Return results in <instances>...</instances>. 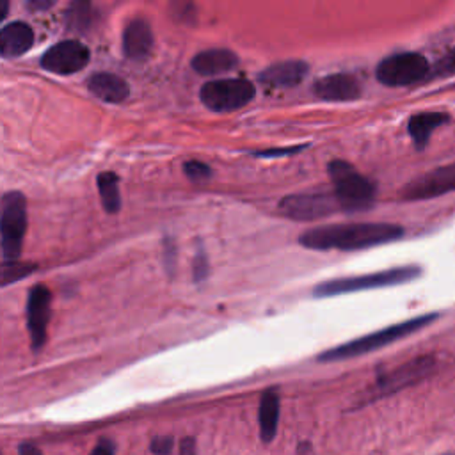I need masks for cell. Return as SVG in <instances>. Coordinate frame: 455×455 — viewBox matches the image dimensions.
I'll use <instances>...</instances> for the list:
<instances>
[{
    "label": "cell",
    "mask_w": 455,
    "mask_h": 455,
    "mask_svg": "<svg viewBox=\"0 0 455 455\" xmlns=\"http://www.w3.org/2000/svg\"><path fill=\"white\" fill-rule=\"evenodd\" d=\"M403 228L389 222L332 224L309 229L299 236V243L315 251H359L384 245L403 236Z\"/></svg>",
    "instance_id": "obj_1"
},
{
    "label": "cell",
    "mask_w": 455,
    "mask_h": 455,
    "mask_svg": "<svg viewBox=\"0 0 455 455\" xmlns=\"http://www.w3.org/2000/svg\"><path fill=\"white\" fill-rule=\"evenodd\" d=\"M437 313H427L421 316H414L411 320L400 322V323H393L389 327H384L380 331H375L371 334L361 336L357 339L347 341L343 345H338L334 348H329L325 352H322L318 355V361L322 363H331V361H341V359H350V357H357V355H364L368 352L379 350L382 347H387L423 327H427L430 322L437 320Z\"/></svg>",
    "instance_id": "obj_2"
},
{
    "label": "cell",
    "mask_w": 455,
    "mask_h": 455,
    "mask_svg": "<svg viewBox=\"0 0 455 455\" xmlns=\"http://www.w3.org/2000/svg\"><path fill=\"white\" fill-rule=\"evenodd\" d=\"M421 275L419 267H396L389 270H380L373 274H363V275H352V277H339L320 283L315 290V297H332L341 293H352V291H363V290H375V288H386V286H396L409 283Z\"/></svg>",
    "instance_id": "obj_3"
},
{
    "label": "cell",
    "mask_w": 455,
    "mask_h": 455,
    "mask_svg": "<svg viewBox=\"0 0 455 455\" xmlns=\"http://www.w3.org/2000/svg\"><path fill=\"white\" fill-rule=\"evenodd\" d=\"M329 174L334 185V197L345 210H363L375 199V185L345 160H332Z\"/></svg>",
    "instance_id": "obj_4"
},
{
    "label": "cell",
    "mask_w": 455,
    "mask_h": 455,
    "mask_svg": "<svg viewBox=\"0 0 455 455\" xmlns=\"http://www.w3.org/2000/svg\"><path fill=\"white\" fill-rule=\"evenodd\" d=\"M27 231V201L21 192L11 190L2 197L0 242L4 261L18 259Z\"/></svg>",
    "instance_id": "obj_5"
},
{
    "label": "cell",
    "mask_w": 455,
    "mask_h": 455,
    "mask_svg": "<svg viewBox=\"0 0 455 455\" xmlns=\"http://www.w3.org/2000/svg\"><path fill=\"white\" fill-rule=\"evenodd\" d=\"M430 62L418 52L393 53L377 64L375 76L387 87H405L425 82L430 73Z\"/></svg>",
    "instance_id": "obj_6"
},
{
    "label": "cell",
    "mask_w": 455,
    "mask_h": 455,
    "mask_svg": "<svg viewBox=\"0 0 455 455\" xmlns=\"http://www.w3.org/2000/svg\"><path fill=\"white\" fill-rule=\"evenodd\" d=\"M201 101L213 112H231L247 105L254 96V85L245 78H217L199 91Z\"/></svg>",
    "instance_id": "obj_7"
},
{
    "label": "cell",
    "mask_w": 455,
    "mask_h": 455,
    "mask_svg": "<svg viewBox=\"0 0 455 455\" xmlns=\"http://www.w3.org/2000/svg\"><path fill=\"white\" fill-rule=\"evenodd\" d=\"M435 370V357L434 355H419L414 357L398 368L379 375L375 386L370 391V400L387 396L391 393H396L407 386H412L425 377H428Z\"/></svg>",
    "instance_id": "obj_8"
},
{
    "label": "cell",
    "mask_w": 455,
    "mask_h": 455,
    "mask_svg": "<svg viewBox=\"0 0 455 455\" xmlns=\"http://www.w3.org/2000/svg\"><path fill=\"white\" fill-rule=\"evenodd\" d=\"M450 192H455V162L435 167L411 180L400 190V197L403 201H419V199L439 197Z\"/></svg>",
    "instance_id": "obj_9"
},
{
    "label": "cell",
    "mask_w": 455,
    "mask_h": 455,
    "mask_svg": "<svg viewBox=\"0 0 455 455\" xmlns=\"http://www.w3.org/2000/svg\"><path fill=\"white\" fill-rule=\"evenodd\" d=\"M89 57V48L84 43L76 39H66L50 46L43 53L41 66L55 75H71L85 68Z\"/></svg>",
    "instance_id": "obj_10"
},
{
    "label": "cell",
    "mask_w": 455,
    "mask_h": 455,
    "mask_svg": "<svg viewBox=\"0 0 455 455\" xmlns=\"http://www.w3.org/2000/svg\"><path fill=\"white\" fill-rule=\"evenodd\" d=\"M50 302L52 293L44 284H36L30 288L27 297V327L30 332L32 348L37 352L46 341V327L50 320Z\"/></svg>",
    "instance_id": "obj_11"
},
{
    "label": "cell",
    "mask_w": 455,
    "mask_h": 455,
    "mask_svg": "<svg viewBox=\"0 0 455 455\" xmlns=\"http://www.w3.org/2000/svg\"><path fill=\"white\" fill-rule=\"evenodd\" d=\"M334 201L327 194H295L281 199V212L295 220H313L334 212Z\"/></svg>",
    "instance_id": "obj_12"
},
{
    "label": "cell",
    "mask_w": 455,
    "mask_h": 455,
    "mask_svg": "<svg viewBox=\"0 0 455 455\" xmlns=\"http://www.w3.org/2000/svg\"><path fill=\"white\" fill-rule=\"evenodd\" d=\"M315 94L325 101H354L361 96V84L350 73H334L315 84Z\"/></svg>",
    "instance_id": "obj_13"
},
{
    "label": "cell",
    "mask_w": 455,
    "mask_h": 455,
    "mask_svg": "<svg viewBox=\"0 0 455 455\" xmlns=\"http://www.w3.org/2000/svg\"><path fill=\"white\" fill-rule=\"evenodd\" d=\"M153 50V32L146 20H132L123 32V53L130 60H144Z\"/></svg>",
    "instance_id": "obj_14"
},
{
    "label": "cell",
    "mask_w": 455,
    "mask_h": 455,
    "mask_svg": "<svg viewBox=\"0 0 455 455\" xmlns=\"http://www.w3.org/2000/svg\"><path fill=\"white\" fill-rule=\"evenodd\" d=\"M307 75L304 60H283L265 68L259 73V82L267 87H293Z\"/></svg>",
    "instance_id": "obj_15"
},
{
    "label": "cell",
    "mask_w": 455,
    "mask_h": 455,
    "mask_svg": "<svg viewBox=\"0 0 455 455\" xmlns=\"http://www.w3.org/2000/svg\"><path fill=\"white\" fill-rule=\"evenodd\" d=\"M190 66L199 75L213 76L235 69L238 66V57L226 48H210L196 53Z\"/></svg>",
    "instance_id": "obj_16"
},
{
    "label": "cell",
    "mask_w": 455,
    "mask_h": 455,
    "mask_svg": "<svg viewBox=\"0 0 455 455\" xmlns=\"http://www.w3.org/2000/svg\"><path fill=\"white\" fill-rule=\"evenodd\" d=\"M34 43V30L25 21H12L4 25L0 34V53L5 59L23 55Z\"/></svg>",
    "instance_id": "obj_17"
},
{
    "label": "cell",
    "mask_w": 455,
    "mask_h": 455,
    "mask_svg": "<svg viewBox=\"0 0 455 455\" xmlns=\"http://www.w3.org/2000/svg\"><path fill=\"white\" fill-rule=\"evenodd\" d=\"M87 89L107 103H121L130 94L128 84L114 73H94L87 80Z\"/></svg>",
    "instance_id": "obj_18"
},
{
    "label": "cell",
    "mask_w": 455,
    "mask_h": 455,
    "mask_svg": "<svg viewBox=\"0 0 455 455\" xmlns=\"http://www.w3.org/2000/svg\"><path fill=\"white\" fill-rule=\"evenodd\" d=\"M450 114L444 112H419L411 116L407 121V133L411 135L416 149L427 148L434 130L444 123H450Z\"/></svg>",
    "instance_id": "obj_19"
},
{
    "label": "cell",
    "mask_w": 455,
    "mask_h": 455,
    "mask_svg": "<svg viewBox=\"0 0 455 455\" xmlns=\"http://www.w3.org/2000/svg\"><path fill=\"white\" fill-rule=\"evenodd\" d=\"M259 437L263 443H270L275 437L279 423V393L277 389H265L259 398Z\"/></svg>",
    "instance_id": "obj_20"
},
{
    "label": "cell",
    "mask_w": 455,
    "mask_h": 455,
    "mask_svg": "<svg viewBox=\"0 0 455 455\" xmlns=\"http://www.w3.org/2000/svg\"><path fill=\"white\" fill-rule=\"evenodd\" d=\"M98 192L101 197V204L107 213H117L121 208V194H119V178L112 171H105L96 178Z\"/></svg>",
    "instance_id": "obj_21"
},
{
    "label": "cell",
    "mask_w": 455,
    "mask_h": 455,
    "mask_svg": "<svg viewBox=\"0 0 455 455\" xmlns=\"http://www.w3.org/2000/svg\"><path fill=\"white\" fill-rule=\"evenodd\" d=\"M92 12H91V4L85 2H75L68 7L66 11V25L69 30H76V32H84L89 23H91Z\"/></svg>",
    "instance_id": "obj_22"
},
{
    "label": "cell",
    "mask_w": 455,
    "mask_h": 455,
    "mask_svg": "<svg viewBox=\"0 0 455 455\" xmlns=\"http://www.w3.org/2000/svg\"><path fill=\"white\" fill-rule=\"evenodd\" d=\"M34 265L32 263H25V261H4L2 263V286L11 284L12 281L23 279L25 275H28L30 272H34Z\"/></svg>",
    "instance_id": "obj_23"
},
{
    "label": "cell",
    "mask_w": 455,
    "mask_h": 455,
    "mask_svg": "<svg viewBox=\"0 0 455 455\" xmlns=\"http://www.w3.org/2000/svg\"><path fill=\"white\" fill-rule=\"evenodd\" d=\"M455 76V48H451L448 53H444L428 73L427 80L432 78H448Z\"/></svg>",
    "instance_id": "obj_24"
},
{
    "label": "cell",
    "mask_w": 455,
    "mask_h": 455,
    "mask_svg": "<svg viewBox=\"0 0 455 455\" xmlns=\"http://www.w3.org/2000/svg\"><path fill=\"white\" fill-rule=\"evenodd\" d=\"M183 171L185 174L192 180V181H204L212 176V169L210 165H206L204 162L199 160H188L183 164Z\"/></svg>",
    "instance_id": "obj_25"
},
{
    "label": "cell",
    "mask_w": 455,
    "mask_h": 455,
    "mask_svg": "<svg viewBox=\"0 0 455 455\" xmlns=\"http://www.w3.org/2000/svg\"><path fill=\"white\" fill-rule=\"evenodd\" d=\"M172 437L171 435H156L151 439V444H149V450L155 453V455H169L171 450H172Z\"/></svg>",
    "instance_id": "obj_26"
},
{
    "label": "cell",
    "mask_w": 455,
    "mask_h": 455,
    "mask_svg": "<svg viewBox=\"0 0 455 455\" xmlns=\"http://www.w3.org/2000/svg\"><path fill=\"white\" fill-rule=\"evenodd\" d=\"M208 275V258L204 254V251H197L196 258H194V279L196 281H203Z\"/></svg>",
    "instance_id": "obj_27"
},
{
    "label": "cell",
    "mask_w": 455,
    "mask_h": 455,
    "mask_svg": "<svg viewBox=\"0 0 455 455\" xmlns=\"http://www.w3.org/2000/svg\"><path fill=\"white\" fill-rule=\"evenodd\" d=\"M89 455H116V444L110 439L103 437L96 443V446L91 450Z\"/></svg>",
    "instance_id": "obj_28"
},
{
    "label": "cell",
    "mask_w": 455,
    "mask_h": 455,
    "mask_svg": "<svg viewBox=\"0 0 455 455\" xmlns=\"http://www.w3.org/2000/svg\"><path fill=\"white\" fill-rule=\"evenodd\" d=\"M180 455H197L194 437H185L180 441Z\"/></svg>",
    "instance_id": "obj_29"
},
{
    "label": "cell",
    "mask_w": 455,
    "mask_h": 455,
    "mask_svg": "<svg viewBox=\"0 0 455 455\" xmlns=\"http://www.w3.org/2000/svg\"><path fill=\"white\" fill-rule=\"evenodd\" d=\"M18 455H43L34 443H20Z\"/></svg>",
    "instance_id": "obj_30"
},
{
    "label": "cell",
    "mask_w": 455,
    "mask_h": 455,
    "mask_svg": "<svg viewBox=\"0 0 455 455\" xmlns=\"http://www.w3.org/2000/svg\"><path fill=\"white\" fill-rule=\"evenodd\" d=\"M165 261H167V270L171 272L174 268V243L165 242Z\"/></svg>",
    "instance_id": "obj_31"
},
{
    "label": "cell",
    "mask_w": 455,
    "mask_h": 455,
    "mask_svg": "<svg viewBox=\"0 0 455 455\" xmlns=\"http://www.w3.org/2000/svg\"><path fill=\"white\" fill-rule=\"evenodd\" d=\"M302 148L299 146V148H290V149H277V151H274V149H268V151H263V153H258V155H265V156H272V155H275V153H279V155H286V153H293V151H300Z\"/></svg>",
    "instance_id": "obj_32"
},
{
    "label": "cell",
    "mask_w": 455,
    "mask_h": 455,
    "mask_svg": "<svg viewBox=\"0 0 455 455\" xmlns=\"http://www.w3.org/2000/svg\"><path fill=\"white\" fill-rule=\"evenodd\" d=\"M53 2H34V0H30L27 5H30L32 9H46V7H50Z\"/></svg>",
    "instance_id": "obj_33"
},
{
    "label": "cell",
    "mask_w": 455,
    "mask_h": 455,
    "mask_svg": "<svg viewBox=\"0 0 455 455\" xmlns=\"http://www.w3.org/2000/svg\"><path fill=\"white\" fill-rule=\"evenodd\" d=\"M444 455H455V453H444Z\"/></svg>",
    "instance_id": "obj_34"
}]
</instances>
